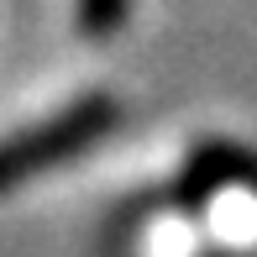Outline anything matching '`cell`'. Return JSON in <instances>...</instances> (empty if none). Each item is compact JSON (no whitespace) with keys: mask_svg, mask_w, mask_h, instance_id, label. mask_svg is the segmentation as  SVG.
Wrapping results in <instances>:
<instances>
[{"mask_svg":"<svg viewBox=\"0 0 257 257\" xmlns=\"http://www.w3.org/2000/svg\"><path fill=\"white\" fill-rule=\"evenodd\" d=\"M110 126H115V100L110 95H84V100L63 105L58 115H48V121L6 137L0 142V194L37 179V173H48V168H58V163H68V158H79Z\"/></svg>","mask_w":257,"mask_h":257,"instance_id":"6da1fadb","label":"cell"},{"mask_svg":"<svg viewBox=\"0 0 257 257\" xmlns=\"http://www.w3.org/2000/svg\"><path fill=\"white\" fill-rule=\"evenodd\" d=\"M126 11H132V0H79V27L89 37H110L126 21Z\"/></svg>","mask_w":257,"mask_h":257,"instance_id":"7a4b0ae2","label":"cell"}]
</instances>
